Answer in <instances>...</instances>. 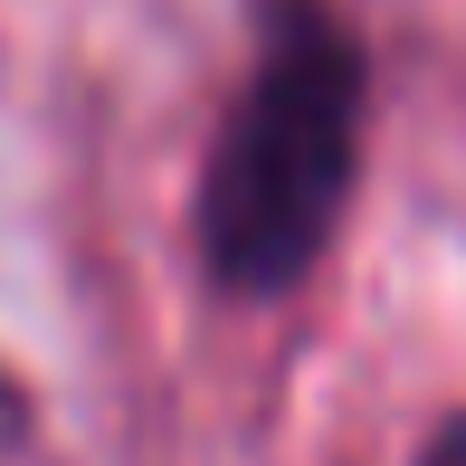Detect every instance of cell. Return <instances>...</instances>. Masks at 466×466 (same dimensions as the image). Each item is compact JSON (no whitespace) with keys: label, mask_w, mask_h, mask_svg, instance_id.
<instances>
[{"label":"cell","mask_w":466,"mask_h":466,"mask_svg":"<svg viewBox=\"0 0 466 466\" xmlns=\"http://www.w3.org/2000/svg\"><path fill=\"white\" fill-rule=\"evenodd\" d=\"M362 115L371 67L333 0H258V57L200 172V258L228 295H286L314 277L362 172Z\"/></svg>","instance_id":"1"},{"label":"cell","mask_w":466,"mask_h":466,"mask_svg":"<svg viewBox=\"0 0 466 466\" xmlns=\"http://www.w3.org/2000/svg\"><path fill=\"white\" fill-rule=\"evenodd\" d=\"M419 466H466V410L438 419V438H429V457H419Z\"/></svg>","instance_id":"2"}]
</instances>
